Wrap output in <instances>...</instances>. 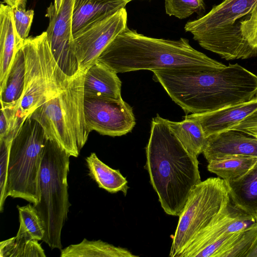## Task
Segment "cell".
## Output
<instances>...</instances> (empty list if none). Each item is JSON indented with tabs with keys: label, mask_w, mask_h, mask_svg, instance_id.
<instances>
[{
	"label": "cell",
	"mask_w": 257,
	"mask_h": 257,
	"mask_svg": "<svg viewBox=\"0 0 257 257\" xmlns=\"http://www.w3.org/2000/svg\"><path fill=\"white\" fill-rule=\"evenodd\" d=\"M84 112L89 131L102 135L121 136L136 124L132 108L122 98L84 97Z\"/></svg>",
	"instance_id": "obj_9"
},
{
	"label": "cell",
	"mask_w": 257,
	"mask_h": 257,
	"mask_svg": "<svg viewBox=\"0 0 257 257\" xmlns=\"http://www.w3.org/2000/svg\"><path fill=\"white\" fill-rule=\"evenodd\" d=\"M203 48L226 60L247 59L257 56V47L251 45L241 31L214 29L192 35Z\"/></svg>",
	"instance_id": "obj_13"
},
{
	"label": "cell",
	"mask_w": 257,
	"mask_h": 257,
	"mask_svg": "<svg viewBox=\"0 0 257 257\" xmlns=\"http://www.w3.org/2000/svg\"><path fill=\"white\" fill-rule=\"evenodd\" d=\"M256 222L252 216L236 206L230 199L178 257H197L202 250L230 234L248 229Z\"/></svg>",
	"instance_id": "obj_12"
},
{
	"label": "cell",
	"mask_w": 257,
	"mask_h": 257,
	"mask_svg": "<svg viewBox=\"0 0 257 257\" xmlns=\"http://www.w3.org/2000/svg\"><path fill=\"white\" fill-rule=\"evenodd\" d=\"M30 203L21 207L17 206L20 226L16 235L42 240L45 234L43 222L34 205Z\"/></svg>",
	"instance_id": "obj_27"
},
{
	"label": "cell",
	"mask_w": 257,
	"mask_h": 257,
	"mask_svg": "<svg viewBox=\"0 0 257 257\" xmlns=\"http://www.w3.org/2000/svg\"><path fill=\"white\" fill-rule=\"evenodd\" d=\"M133 0H74L72 11L73 35L88 25L124 8Z\"/></svg>",
	"instance_id": "obj_17"
},
{
	"label": "cell",
	"mask_w": 257,
	"mask_h": 257,
	"mask_svg": "<svg viewBox=\"0 0 257 257\" xmlns=\"http://www.w3.org/2000/svg\"><path fill=\"white\" fill-rule=\"evenodd\" d=\"M63 0H54V6L56 11L58 12L61 7Z\"/></svg>",
	"instance_id": "obj_35"
},
{
	"label": "cell",
	"mask_w": 257,
	"mask_h": 257,
	"mask_svg": "<svg viewBox=\"0 0 257 257\" xmlns=\"http://www.w3.org/2000/svg\"><path fill=\"white\" fill-rule=\"evenodd\" d=\"M246 257H257V244L250 250Z\"/></svg>",
	"instance_id": "obj_34"
},
{
	"label": "cell",
	"mask_w": 257,
	"mask_h": 257,
	"mask_svg": "<svg viewBox=\"0 0 257 257\" xmlns=\"http://www.w3.org/2000/svg\"><path fill=\"white\" fill-rule=\"evenodd\" d=\"M23 43L18 38L12 7L2 4L0 6V92L5 87L17 47Z\"/></svg>",
	"instance_id": "obj_19"
},
{
	"label": "cell",
	"mask_w": 257,
	"mask_h": 257,
	"mask_svg": "<svg viewBox=\"0 0 257 257\" xmlns=\"http://www.w3.org/2000/svg\"><path fill=\"white\" fill-rule=\"evenodd\" d=\"M84 73L68 77L49 92L29 115L70 155L77 157L90 133L84 112Z\"/></svg>",
	"instance_id": "obj_4"
},
{
	"label": "cell",
	"mask_w": 257,
	"mask_h": 257,
	"mask_svg": "<svg viewBox=\"0 0 257 257\" xmlns=\"http://www.w3.org/2000/svg\"><path fill=\"white\" fill-rule=\"evenodd\" d=\"M172 133L190 153L198 157L205 147V137L199 122L190 115L184 116L181 121H173L166 119Z\"/></svg>",
	"instance_id": "obj_23"
},
{
	"label": "cell",
	"mask_w": 257,
	"mask_h": 257,
	"mask_svg": "<svg viewBox=\"0 0 257 257\" xmlns=\"http://www.w3.org/2000/svg\"><path fill=\"white\" fill-rule=\"evenodd\" d=\"M165 3L166 14L180 19L205 10L204 0H165Z\"/></svg>",
	"instance_id": "obj_28"
},
{
	"label": "cell",
	"mask_w": 257,
	"mask_h": 257,
	"mask_svg": "<svg viewBox=\"0 0 257 257\" xmlns=\"http://www.w3.org/2000/svg\"><path fill=\"white\" fill-rule=\"evenodd\" d=\"M70 157L57 143L47 139L39 174L40 200L34 206L45 229L42 241L52 249H62L61 232L71 206L67 182Z\"/></svg>",
	"instance_id": "obj_5"
},
{
	"label": "cell",
	"mask_w": 257,
	"mask_h": 257,
	"mask_svg": "<svg viewBox=\"0 0 257 257\" xmlns=\"http://www.w3.org/2000/svg\"><path fill=\"white\" fill-rule=\"evenodd\" d=\"M242 34L249 44L257 47V4L248 16L240 21Z\"/></svg>",
	"instance_id": "obj_31"
},
{
	"label": "cell",
	"mask_w": 257,
	"mask_h": 257,
	"mask_svg": "<svg viewBox=\"0 0 257 257\" xmlns=\"http://www.w3.org/2000/svg\"><path fill=\"white\" fill-rule=\"evenodd\" d=\"M226 182L233 204L257 221V161L243 176Z\"/></svg>",
	"instance_id": "obj_20"
},
{
	"label": "cell",
	"mask_w": 257,
	"mask_h": 257,
	"mask_svg": "<svg viewBox=\"0 0 257 257\" xmlns=\"http://www.w3.org/2000/svg\"><path fill=\"white\" fill-rule=\"evenodd\" d=\"M230 130L238 131L257 138V109Z\"/></svg>",
	"instance_id": "obj_32"
},
{
	"label": "cell",
	"mask_w": 257,
	"mask_h": 257,
	"mask_svg": "<svg viewBox=\"0 0 257 257\" xmlns=\"http://www.w3.org/2000/svg\"><path fill=\"white\" fill-rule=\"evenodd\" d=\"M257 161V157H233L208 163V170L226 182L236 180L245 174Z\"/></svg>",
	"instance_id": "obj_25"
},
{
	"label": "cell",
	"mask_w": 257,
	"mask_h": 257,
	"mask_svg": "<svg viewBox=\"0 0 257 257\" xmlns=\"http://www.w3.org/2000/svg\"><path fill=\"white\" fill-rule=\"evenodd\" d=\"M256 4L257 0H223L204 16L188 22L184 29L193 35L233 26L248 16Z\"/></svg>",
	"instance_id": "obj_15"
},
{
	"label": "cell",
	"mask_w": 257,
	"mask_h": 257,
	"mask_svg": "<svg viewBox=\"0 0 257 257\" xmlns=\"http://www.w3.org/2000/svg\"><path fill=\"white\" fill-rule=\"evenodd\" d=\"M230 200L227 183L218 177L209 178L197 184L179 216L169 256L178 257Z\"/></svg>",
	"instance_id": "obj_7"
},
{
	"label": "cell",
	"mask_w": 257,
	"mask_h": 257,
	"mask_svg": "<svg viewBox=\"0 0 257 257\" xmlns=\"http://www.w3.org/2000/svg\"><path fill=\"white\" fill-rule=\"evenodd\" d=\"M127 16L125 8H123L73 35L79 72L85 73L109 43L127 27Z\"/></svg>",
	"instance_id": "obj_10"
},
{
	"label": "cell",
	"mask_w": 257,
	"mask_h": 257,
	"mask_svg": "<svg viewBox=\"0 0 257 257\" xmlns=\"http://www.w3.org/2000/svg\"><path fill=\"white\" fill-rule=\"evenodd\" d=\"M257 109V97L248 101L201 114H190L200 123L206 138L230 130Z\"/></svg>",
	"instance_id": "obj_16"
},
{
	"label": "cell",
	"mask_w": 257,
	"mask_h": 257,
	"mask_svg": "<svg viewBox=\"0 0 257 257\" xmlns=\"http://www.w3.org/2000/svg\"><path fill=\"white\" fill-rule=\"evenodd\" d=\"M22 45L18 47L5 87L0 92L1 107H17L19 109L25 78V59Z\"/></svg>",
	"instance_id": "obj_21"
},
{
	"label": "cell",
	"mask_w": 257,
	"mask_h": 257,
	"mask_svg": "<svg viewBox=\"0 0 257 257\" xmlns=\"http://www.w3.org/2000/svg\"><path fill=\"white\" fill-rule=\"evenodd\" d=\"M96 61L116 73L192 67L220 69L226 66L193 48L187 39L152 38L127 27L109 43Z\"/></svg>",
	"instance_id": "obj_3"
},
{
	"label": "cell",
	"mask_w": 257,
	"mask_h": 257,
	"mask_svg": "<svg viewBox=\"0 0 257 257\" xmlns=\"http://www.w3.org/2000/svg\"><path fill=\"white\" fill-rule=\"evenodd\" d=\"M25 78L23 94L18 109L22 118L29 116L45 99L48 93L68 76L58 65L51 51L46 32L24 40Z\"/></svg>",
	"instance_id": "obj_8"
},
{
	"label": "cell",
	"mask_w": 257,
	"mask_h": 257,
	"mask_svg": "<svg viewBox=\"0 0 257 257\" xmlns=\"http://www.w3.org/2000/svg\"><path fill=\"white\" fill-rule=\"evenodd\" d=\"M171 98L186 114H201L257 97V76L236 63L220 69L185 67L154 70Z\"/></svg>",
	"instance_id": "obj_1"
},
{
	"label": "cell",
	"mask_w": 257,
	"mask_h": 257,
	"mask_svg": "<svg viewBox=\"0 0 257 257\" xmlns=\"http://www.w3.org/2000/svg\"><path fill=\"white\" fill-rule=\"evenodd\" d=\"M61 257H138L127 249L115 246L101 240L84 238L79 243L71 244L61 250Z\"/></svg>",
	"instance_id": "obj_24"
},
{
	"label": "cell",
	"mask_w": 257,
	"mask_h": 257,
	"mask_svg": "<svg viewBox=\"0 0 257 257\" xmlns=\"http://www.w3.org/2000/svg\"><path fill=\"white\" fill-rule=\"evenodd\" d=\"M12 12L18 38L22 42L28 37L34 18V11L15 7H12Z\"/></svg>",
	"instance_id": "obj_30"
},
{
	"label": "cell",
	"mask_w": 257,
	"mask_h": 257,
	"mask_svg": "<svg viewBox=\"0 0 257 257\" xmlns=\"http://www.w3.org/2000/svg\"><path fill=\"white\" fill-rule=\"evenodd\" d=\"M145 168L162 208L179 216L194 188L201 182L197 157L188 151L157 114L151 122Z\"/></svg>",
	"instance_id": "obj_2"
},
{
	"label": "cell",
	"mask_w": 257,
	"mask_h": 257,
	"mask_svg": "<svg viewBox=\"0 0 257 257\" xmlns=\"http://www.w3.org/2000/svg\"><path fill=\"white\" fill-rule=\"evenodd\" d=\"M202 153L208 163L233 157H257V138L227 130L207 137Z\"/></svg>",
	"instance_id": "obj_14"
},
{
	"label": "cell",
	"mask_w": 257,
	"mask_h": 257,
	"mask_svg": "<svg viewBox=\"0 0 257 257\" xmlns=\"http://www.w3.org/2000/svg\"><path fill=\"white\" fill-rule=\"evenodd\" d=\"M116 74L96 61L84 73V97L121 98V82Z\"/></svg>",
	"instance_id": "obj_18"
},
{
	"label": "cell",
	"mask_w": 257,
	"mask_h": 257,
	"mask_svg": "<svg viewBox=\"0 0 257 257\" xmlns=\"http://www.w3.org/2000/svg\"><path fill=\"white\" fill-rule=\"evenodd\" d=\"M89 175L99 188L111 193L121 191L124 196L128 189L127 181L119 170L112 169L100 161L94 153L86 158Z\"/></svg>",
	"instance_id": "obj_22"
},
{
	"label": "cell",
	"mask_w": 257,
	"mask_h": 257,
	"mask_svg": "<svg viewBox=\"0 0 257 257\" xmlns=\"http://www.w3.org/2000/svg\"><path fill=\"white\" fill-rule=\"evenodd\" d=\"M74 1L63 0L58 12L51 4L46 14L49 24L46 32L51 51L58 65L69 77L79 72L72 28Z\"/></svg>",
	"instance_id": "obj_11"
},
{
	"label": "cell",
	"mask_w": 257,
	"mask_h": 257,
	"mask_svg": "<svg viewBox=\"0 0 257 257\" xmlns=\"http://www.w3.org/2000/svg\"><path fill=\"white\" fill-rule=\"evenodd\" d=\"M38 240L24 236L13 237L0 243L1 257H45Z\"/></svg>",
	"instance_id": "obj_26"
},
{
	"label": "cell",
	"mask_w": 257,
	"mask_h": 257,
	"mask_svg": "<svg viewBox=\"0 0 257 257\" xmlns=\"http://www.w3.org/2000/svg\"><path fill=\"white\" fill-rule=\"evenodd\" d=\"M11 7H21L25 8L27 0H3Z\"/></svg>",
	"instance_id": "obj_33"
},
{
	"label": "cell",
	"mask_w": 257,
	"mask_h": 257,
	"mask_svg": "<svg viewBox=\"0 0 257 257\" xmlns=\"http://www.w3.org/2000/svg\"><path fill=\"white\" fill-rule=\"evenodd\" d=\"M47 139L39 122L28 116L11 145L7 197L21 198L33 205L39 203V174Z\"/></svg>",
	"instance_id": "obj_6"
},
{
	"label": "cell",
	"mask_w": 257,
	"mask_h": 257,
	"mask_svg": "<svg viewBox=\"0 0 257 257\" xmlns=\"http://www.w3.org/2000/svg\"><path fill=\"white\" fill-rule=\"evenodd\" d=\"M12 142L0 140V211L4 210L7 196V186L10 149Z\"/></svg>",
	"instance_id": "obj_29"
}]
</instances>
